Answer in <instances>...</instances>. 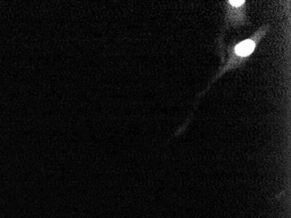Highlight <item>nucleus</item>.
<instances>
[{
	"instance_id": "1",
	"label": "nucleus",
	"mask_w": 291,
	"mask_h": 218,
	"mask_svg": "<svg viewBox=\"0 0 291 218\" xmlns=\"http://www.w3.org/2000/svg\"><path fill=\"white\" fill-rule=\"evenodd\" d=\"M254 49H255V43L252 40H245L235 47V53L240 56L246 57L250 54H252Z\"/></svg>"
},
{
	"instance_id": "2",
	"label": "nucleus",
	"mask_w": 291,
	"mask_h": 218,
	"mask_svg": "<svg viewBox=\"0 0 291 218\" xmlns=\"http://www.w3.org/2000/svg\"><path fill=\"white\" fill-rule=\"evenodd\" d=\"M229 3L232 6H240L241 5H244V3H245V2H244V0H241V1H233V0H231V1H229Z\"/></svg>"
}]
</instances>
